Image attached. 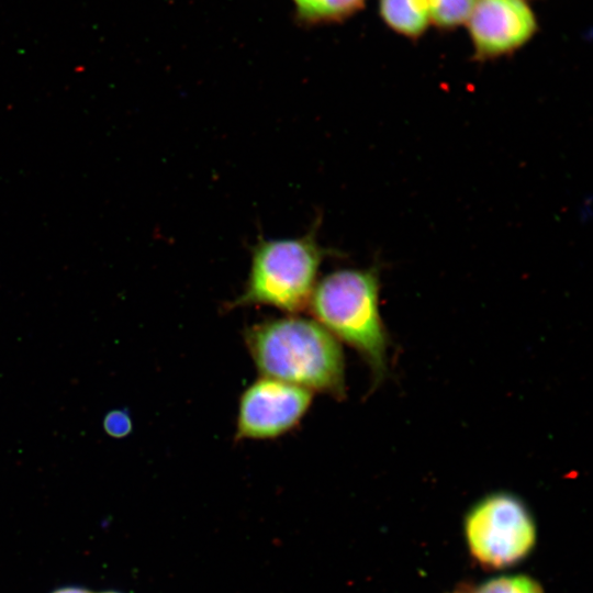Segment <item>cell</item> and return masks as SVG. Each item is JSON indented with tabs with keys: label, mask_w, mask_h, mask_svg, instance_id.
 Segmentation results:
<instances>
[{
	"label": "cell",
	"mask_w": 593,
	"mask_h": 593,
	"mask_svg": "<svg viewBox=\"0 0 593 593\" xmlns=\"http://www.w3.org/2000/svg\"><path fill=\"white\" fill-rule=\"evenodd\" d=\"M104 432L113 438H124L131 434L133 424L126 410L115 409L109 411L103 418Z\"/></svg>",
	"instance_id": "obj_11"
},
{
	"label": "cell",
	"mask_w": 593,
	"mask_h": 593,
	"mask_svg": "<svg viewBox=\"0 0 593 593\" xmlns=\"http://www.w3.org/2000/svg\"><path fill=\"white\" fill-rule=\"evenodd\" d=\"M451 593H471V591H465L463 589H461V590H456Z\"/></svg>",
	"instance_id": "obj_13"
},
{
	"label": "cell",
	"mask_w": 593,
	"mask_h": 593,
	"mask_svg": "<svg viewBox=\"0 0 593 593\" xmlns=\"http://www.w3.org/2000/svg\"><path fill=\"white\" fill-rule=\"evenodd\" d=\"M471 593H545L541 584L527 574H504L490 578Z\"/></svg>",
	"instance_id": "obj_10"
},
{
	"label": "cell",
	"mask_w": 593,
	"mask_h": 593,
	"mask_svg": "<svg viewBox=\"0 0 593 593\" xmlns=\"http://www.w3.org/2000/svg\"><path fill=\"white\" fill-rule=\"evenodd\" d=\"M429 22L450 30L467 23L475 0H426Z\"/></svg>",
	"instance_id": "obj_9"
},
{
	"label": "cell",
	"mask_w": 593,
	"mask_h": 593,
	"mask_svg": "<svg viewBox=\"0 0 593 593\" xmlns=\"http://www.w3.org/2000/svg\"><path fill=\"white\" fill-rule=\"evenodd\" d=\"M316 223L296 238H258L251 247L248 278L231 309L267 305L290 315L309 307L323 260L333 250L317 240Z\"/></svg>",
	"instance_id": "obj_3"
},
{
	"label": "cell",
	"mask_w": 593,
	"mask_h": 593,
	"mask_svg": "<svg viewBox=\"0 0 593 593\" xmlns=\"http://www.w3.org/2000/svg\"><path fill=\"white\" fill-rule=\"evenodd\" d=\"M366 0H293L298 19L306 24L342 22L365 4Z\"/></svg>",
	"instance_id": "obj_8"
},
{
	"label": "cell",
	"mask_w": 593,
	"mask_h": 593,
	"mask_svg": "<svg viewBox=\"0 0 593 593\" xmlns=\"http://www.w3.org/2000/svg\"><path fill=\"white\" fill-rule=\"evenodd\" d=\"M53 593H91L90 591L81 588H63L54 591Z\"/></svg>",
	"instance_id": "obj_12"
},
{
	"label": "cell",
	"mask_w": 593,
	"mask_h": 593,
	"mask_svg": "<svg viewBox=\"0 0 593 593\" xmlns=\"http://www.w3.org/2000/svg\"><path fill=\"white\" fill-rule=\"evenodd\" d=\"M463 536L481 567L500 570L522 562L537 542V526L527 504L508 491L489 493L463 518Z\"/></svg>",
	"instance_id": "obj_4"
},
{
	"label": "cell",
	"mask_w": 593,
	"mask_h": 593,
	"mask_svg": "<svg viewBox=\"0 0 593 593\" xmlns=\"http://www.w3.org/2000/svg\"><path fill=\"white\" fill-rule=\"evenodd\" d=\"M103 593H116V592H103Z\"/></svg>",
	"instance_id": "obj_14"
},
{
	"label": "cell",
	"mask_w": 593,
	"mask_h": 593,
	"mask_svg": "<svg viewBox=\"0 0 593 593\" xmlns=\"http://www.w3.org/2000/svg\"><path fill=\"white\" fill-rule=\"evenodd\" d=\"M246 346L262 377L346 396L345 357L340 343L315 320L290 315L250 326Z\"/></svg>",
	"instance_id": "obj_1"
},
{
	"label": "cell",
	"mask_w": 593,
	"mask_h": 593,
	"mask_svg": "<svg viewBox=\"0 0 593 593\" xmlns=\"http://www.w3.org/2000/svg\"><path fill=\"white\" fill-rule=\"evenodd\" d=\"M467 24L478 60L510 55L537 31L536 16L526 0H475Z\"/></svg>",
	"instance_id": "obj_6"
},
{
	"label": "cell",
	"mask_w": 593,
	"mask_h": 593,
	"mask_svg": "<svg viewBox=\"0 0 593 593\" xmlns=\"http://www.w3.org/2000/svg\"><path fill=\"white\" fill-rule=\"evenodd\" d=\"M384 23L409 38L419 37L429 23L426 0H379Z\"/></svg>",
	"instance_id": "obj_7"
},
{
	"label": "cell",
	"mask_w": 593,
	"mask_h": 593,
	"mask_svg": "<svg viewBox=\"0 0 593 593\" xmlns=\"http://www.w3.org/2000/svg\"><path fill=\"white\" fill-rule=\"evenodd\" d=\"M380 288L374 265L334 270L317 281L307 307L317 323L361 356L374 387L388 374L391 344L379 307Z\"/></svg>",
	"instance_id": "obj_2"
},
{
	"label": "cell",
	"mask_w": 593,
	"mask_h": 593,
	"mask_svg": "<svg viewBox=\"0 0 593 593\" xmlns=\"http://www.w3.org/2000/svg\"><path fill=\"white\" fill-rule=\"evenodd\" d=\"M313 392L261 377L242 394L236 439H272L294 428L306 414Z\"/></svg>",
	"instance_id": "obj_5"
}]
</instances>
